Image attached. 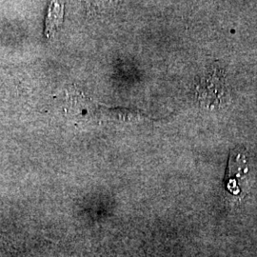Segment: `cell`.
<instances>
[{"mask_svg": "<svg viewBox=\"0 0 257 257\" xmlns=\"http://www.w3.org/2000/svg\"><path fill=\"white\" fill-rule=\"evenodd\" d=\"M248 173L247 152L243 148H235L230 154L228 169L225 176V185L232 194H238V182Z\"/></svg>", "mask_w": 257, "mask_h": 257, "instance_id": "1", "label": "cell"}, {"mask_svg": "<svg viewBox=\"0 0 257 257\" xmlns=\"http://www.w3.org/2000/svg\"><path fill=\"white\" fill-rule=\"evenodd\" d=\"M63 20V5L61 3L54 2L50 5L46 19V30L45 35L47 37L54 36L55 31L60 27Z\"/></svg>", "mask_w": 257, "mask_h": 257, "instance_id": "2", "label": "cell"}]
</instances>
